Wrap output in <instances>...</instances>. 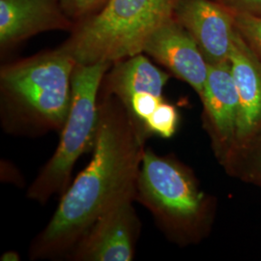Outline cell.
<instances>
[{
  "mask_svg": "<svg viewBox=\"0 0 261 261\" xmlns=\"http://www.w3.org/2000/svg\"><path fill=\"white\" fill-rule=\"evenodd\" d=\"M142 54L165 66L185 82L200 97L203 93L209 64L194 38L171 18L157 28L144 44Z\"/></svg>",
  "mask_w": 261,
  "mask_h": 261,
  "instance_id": "9c48e42d",
  "label": "cell"
},
{
  "mask_svg": "<svg viewBox=\"0 0 261 261\" xmlns=\"http://www.w3.org/2000/svg\"><path fill=\"white\" fill-rule=\"evenodd\" d=\"M229 62L239 97L236 150V145L249 144L261 133V62L238 31Z\"/></svg>",
  "mask_w": 261,
  "mask_h": 261,
  "instance_id": "8fae6325",
  "label": "cell"
},
{
  "mask_svg": "<svg viewBox=\"0 0 261 261\" xmlns=\"http://www.w3.org/2000/svg\"><path fill=\"white\" fill-rule=\"evenodd\" d=\"M260 168H261V159H260Z\"/></svg>",
  "mask_w": 261,
  "mask_h": 261,
  "instance_id": "ac0fdd59",
  "label": "cell"
},
{
  "mask_svg": "<svg viewBox=\"0 0 261 261\" xmlns=\"http://www.w3.org/2000/svg\"><path fill=\"white\" fill-rule=\"evenodd\" d=\"M135 200L174 242H198L211 223L212 203L190 169L151 148H145L142 157Z\"/></svg>",
  "mask_w": 261,
  "mask_h": 261,
  "instance_id": "277c9868",
  "label": "cell"
},
{
  "mask_svg": "<svg viewBox=\"0 0 261 261\" xmlns=\"http://www.w3.org/2000/svg\"><path fill=\"white\" fill-rule=\"evenodd\" d=\"M179 124L177 109L168 102H164L157 112L154 113L147 126V135L163 139H169L176 133Z\"/></svg>",
  "mask_w": 261,
  "mask_h": 261,
  "instance_id": "4fadbf2b",
  "label": "cell"
},
{
  "mask_svg": "<svg viewBox=\"0 0 261 261\" xmlns=\"http://www.w3.org/2000/svg\"><path fill=\"white\" fill-rule=\"evenodd\" d=\"M135 201V198H126L103 213L75 245L67 259L133 260L140 233Z\"/></svg>",
  "mask_w": 261,
  "mask_h": 261,
  "instance_id": "8992f818",
  "label": "cell"
},
{
  "mask_svg": "<svg viewBox=\"0 0 261 261\" xmlns=\"http://www.w3.org/2000/svg\"><path fill=\"white\" fill-rule=\"evenodd\" d=\"M109 0H60L66 15L75 24L91 17L103 8Z\"/></svg>",
  "mask_w": 261,
  "mask_h": 261,
  "instance_id": "9a60e30c",
  "label": "cell"
},
{
  "mask_svg": "<svg viewBox=\"0 0 261 261\" xmlns=\"http://www.w3.org/2000/svg\"><path fill=\"white\" fill-rule=\"evenodd\" d=\"M168 79L169 75L154 65L144 54H139L114 62L103 77L101 90L122 103L140 94H163Z\"/></svg>",
  "mask_w": 261,
  "mask_h": 261,
  "instance_id": "7c38bea8",
  "label": "cell"
},
{
  "mask_svg": "<svg viewBox=\"0 0 261 261\" xmlns=\"http://www.w3.org/2000/svg\"><path fill=\"white\" fill-rule=\"evenodd\" d=\"M1 261H19L20 260V256L19 253L15 251H8L5 252L0 257Z\"/></svg>",
  "mask_w": 261,
  "mask_h": 261,
  "instance_id": "e0dca14e",
  "label": "cell"
},
{
  "mask_svg": "<svg viewBox=\"0 0 261 261\" xmlns=\"http://www.w3.org/2000/svg\"><path fill=\"white\" fill-rule=\"evenodd\" d=\"M75 22L60 0H0V47L8 49L51 30H72Z\"/></svg>",
  "mask_w": 261,
  "mask_h": 261,
  "instance_id": "30bf717a",
  "label": "cell"
},
{
  "mask_svg": "<svg viewBox=\"0 0 261 261\" xmlns=\"http://www.w3.org/2000/svg\"><path fill=\"white\" fill-rule=\"evenodd\" d=\"M177 0H109L75 24L59 48L75 64L117 62L142 54L150 35L173 18Z\"/></svg>",
  "mask_w": 261,
  "mask_h": 261,
  "instance_id": "3957f363",
  "label": "cell"
},
{
  "mask_svg": "<svg viewBox=\"0 0 261 261\" xmlns=\"http://www.w3.org/2000/svg\"><path fill=\"white\" fill-rule=\"evenodd\" d=\"M232 14L237 31L261 62V16L238 12Z\"/></svg>",
  "mask_w": 261,
  "mask_h": 261,
  "instance_id": "5bb4252c",
  "label": "cell"
},
{
  "mask_svg": "<svg viewBox=\"0 0 261 261\" xmlns=\"http://www.w3.org/2000/svg\"><path fill=\"white\" fill-rule=\"evenodd\" d=\"M232 13H248L261 16V0H218Z\"/></svg>",
  "mask_w": 261,
  "mask_h": 261,
  "instance_id": "2e32d148",
  "label": "cell"
},
{
  "mask_svg": "<svg viewBox=\"0 0 261 261\" xmlns=\"http://www.w3.org/2000/svg\"><path fill=\"white\" fill-rule=\"evenodd\" d=\"M101 95L93 156L68 187L48 224L31 244L32 260L67 257L103 213L136 196L147 140L114 96Z\"/></svg>",
  "mask_w": 261,
  "mask_h": 261,
  "instance_id": "6da1fadb",
  "label": "cell"
},
{
  "mask_svg": "<svg viewBox=\"0 0 261 261\" xmlns=\"http://www.w3.org/2000/svg\"><path fill=\"white\" fill-rule=\"evenodd\" d=\"M173 18L194 38L208 64L229 60L236 28L233 14L211 0H177Z\"/></svg>",
  "mask_w": 261,
  "mask_h": 261,
  "instance_id": "52a82bcc",
  "label": "cell"
},
{
  "mask_svg": "<svg viewBox=\"0 0 261 261\" xmlns=\"http://www.w3.org/2000/svg\"><path fill=\"white\" fill-rule=\"evenodd\" d=\"M75 62L59 47L3 66L0 117L13 136L37 137L60 132L72 103Z\"/></svg>",
  "mask_w": 261,
  "mask_h": 261,
  "instance_id": "7a4b0ae2",
  "label": "cell"
},
{
  "mask_svg": "<svg viewBox=\"0 0 261 261\" xmlns=\"http://www.w3.org/2000/svg\"><path fill=\"white\" fill-rule=\"evenodd\" d=\"M111 63L75 64L72 76V103L54 155L29 186L27 196L45 204L63 195L71 184L80 157L93 150L100 122L99 91Z\"/></svg>",
  "mask_w": 261,
  "mask_h": 261,
  "instance_id": "5b68a950",
  "label": "cell"
},
{
  "mask_svg": "<svg viewBox=\"0 0 261 261\" xmlns=\"http://www.w3.org/2000/svg\"><path fill=\"white\" fill-rule=\"evenodd\" d=\"M200 98L215 151L223 161L228 160L235 151L239 115V97L229 60L209 64Z\"/></svg>",
  "mask_w": 261,
  "mask_h": 261,
  "instance_id": "ba28073f",
  "label": "cell"
}]
</instances>
